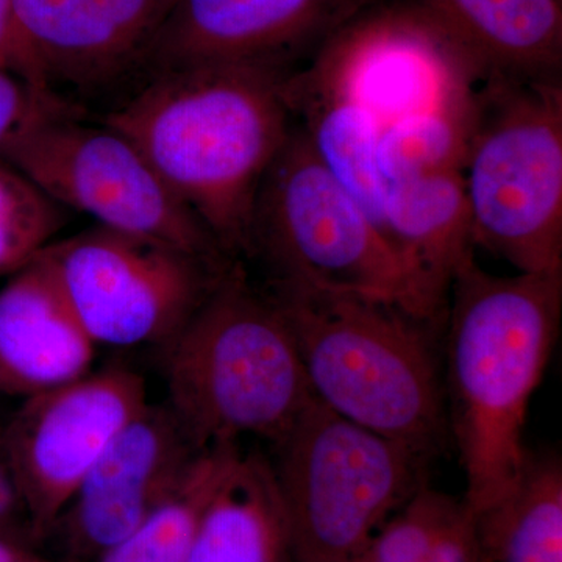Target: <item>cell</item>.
<instances>
[{
    "label": "cell",
    "instance_id": "cell-3",
    "mask_svg": "<svg viewBox=\"0 0 562 562\" xmlns=\"http://www.w3.org/2000/svg\"><path fill=\"white\" fill-rule=\"evenodd\" d=\"M314 398L431 460L449 436L435 333L394 303L269 280Z\"/></svg>",
    "mask_w": 562,
    "mask_h": 562
},
{
    "label": "cell",
    "instance_id": "cell-19",
    "mask_svg": "<svg viewBox=\"0 0 562 562\" xmlns=\"http://www.w3.org/2000/svg\"><path fill=\"white\" fill-rule=\"evenodd\" d=\"M281 94L317 160L349 192L383 235L387 183L376 162L382 124L357 103L291 72Z\"/></svg>",
    "mask_w": 562,
    "mask_h": 562
},
{
    "label": "cell",
    "instance_id": "cell-18",
    "mask_svg": "<svg viewBox=\"0 0 562 562\" xmlns=\"http://www.w3.org/2000/svg\"><path fill=\"white\" fill-rule=\"evenodd\" d=\"M188 562H294L272 461L239 449L195 528Z\"/></svg>",
    "mask_w": 562,
    "mask_h": 562
},
{
    "label": "cell",
    "instance_id": "cell-7",
    "mask_svg": "<svg viewBox=\"0 0 562 562\" xmlns=\"http://www.w3.org/2000/svg\"><path fill=\"white\" fill-rule=\"evenodd\" d=\"M294 562H355L372 536L428 483V460L344 419L314 398L273 443Z\"/></svg>",
    "mask_w": 562,
    "mask_h": 562
},
{
    "label": "cell",
    "instance_id": "cell-1",
    "mask_svg": "<svg viewBox=\"0 0 562 562\" xmlns=\"http://www.w3.org/2000/svg\"><path fill=\"white\" fill-rule=\"evenodd\" d=\"M290 74L255 65L162 70L105 117L233 261L250 255L258 190L292 127L281 94Z\"/></svg>",
    "mask_w": 562,
    "mask_h": 562
},
{
    "label": "cell",
    "instance_id": "cell-21",
    "mask_svg": "<svg viewBox=\"0 0 562 562\" xmlns=\"http://www.w3.org/2000/svg\"><path fill=\"white\" fill-rule=\"evenodd\" d=\"M355 562H480L473 516L464 501L424 484Z\"/></svg>",
    "mask_w": 562,
    "mask_h": 562
},
{
    "label": "cell",
    "instance_id": "cell-20",
    "mask_svg": "<svg viewBox=\"0 0 562 562\" xmlns=\"http://www.w3.org/2000/svg\"><path fill=\"white\" fill-rule=\"evenodd\" d=\"M480 562H562V461L531 453L516 486L473 516Z\"/></svg>",
    "mask_w": 562,
    "mask_h": 562
},
{
    "label": "cell",
    "instance_id": "cell-23",
    "mask_svg": "<svg viewBox=\"0 0 562 562\" xmlns=\"http://www.w3.org/2000/svg\"><path fill=\"white\" fill-rule=\"evenodd\" d=\"M473 114L475 102L471 110L413 114L383 127L376 162L386 183L432 172H462Z\"/></svg>",
    "mask_w": 562,
    "mask_h": 562
},
{
    "label": "cell",
    "instance_id": "cell-6",
    "mask_svg": "<svg viewBox=\"0 0 562 562\" xmlns=\"http://www.w3.org/2000/svg\"><path fill=\"white\" fill-rule=\"evenodd\" d=\"M249 258L265 261L269 280L379 299L441 325L382 232L317 160L294 121L258 190Z\"/></svg>",
    "mask_w": 562,
    "mask_h": 562
},
{
    "label": "cell",
    "instance_id": "cell-27",
    "mask_svg": "<svg viewBox=\"0 0 562 562\" xmlns=\"http://www.w3.org/2000/svg\"><path fill=\"white\" fill-rule=\"evenodd\" d=\"M0 69L21 77L40 90L52 91L41 79L22 43L14 16V0H0Z\"/></svg>",
    "mask_w": 562,
    "mask_h": 562
},
{
    "label": "cell",
    "instance_id": "cell-26",
    "mask_svg": "<svg viewBox=\"0 0 562 562\" xmlns=\"http://www.w3.org/2000/svg\"><path fill=\"white\" fill-rule=\"evenodd\" d=\"M0 538L40 549L33 539L27 508L3 447L2 427H0Z\"/></svg>",
    "mask_w": 562,
    "mask_h": 562
},
{
    "label": "cell",
    "instance_id": "cell-5",
    "mask_svg": "<svg viewBox=\"0 0 562 562\" xmlns=\"http://www.w3.org/2000/svg\"><path fill=\"white\" fill-rule=\"evenodd\" d=\"M473 246L519 272H562V81L487 80L464 168Z\"/></svg>",
    "mask_w": 562,
    "mask_h": 562
},
{
    "label": "cell",
    "instance_id": "cell-2",
    "mask_svg": "<svg viewBox=\"0 0 562 562\" xmlns=\"http://www.w3.org/2000/svg\"><path fill=\"white\" fill-rule=\"evenodd\" d=\"M562 313V272L497 277L469 257L447 306L449 427L476 516L516 486L531 397L541 383Z\"/></svg>",
    "mask_w": 562,
    "mask_h": 562
},
{
    "label": "cell",
    "instance_id": "cell-17",
    "mask_svg": "<svg viewBox=\"0 0 562 562\" xmlns=\"http://www.w3.org/2000/svg\"><path fill=\"white\" fill-rule=\"evenodd\" d=\"M487 80H561V0H408Z\"/></svg>",
    "mask_w": 562,
    "mask_h": 562
},
{
    "label": "cell",
    "instance_id": "cell-4",
    "mask_svg": "<svg viewBox=\"0 0 562 562\" xmlns=\"http://www.w3.org/2000/svg\"><path fill=\"white\" fill-rule=\"evenodd\" d=\"M162 350L166 405L199 450L246 436L273 446L314 402L286 317L241 261Z\"/></svg>",
    "mask_w": 562,
    "mask_h": 562
},
{
    "label": "cell",
    "instance_id": "cell-10",
    "mask_svg": "<svg viewBox=\"0 0 562 562\" xmlns=\"http://www.w3.org/2000/svg\"><path fill=\"white\" fill-rule=\"evenodd\" d=\"M297 72L368 110L382 127L413 114L471 110L483 83L461 47L408 0H375Z\"/></svg>",
    "mask_w": 562,
    "mask_h": 562
},
{
    "label": "cell",
    "instance_id": "cell-25",
    "mask_svg": "<svg viewBox=\"0 0 562 562\" xmlns=\"http://www.w3.org/2000/svg\"><path fill=\"white\" fill-rule=\"evenodd\" d=\"M66 105L54 91L40 90L0 69V155L36 117Z\"/></svg>",
    "mask_w": 562,
    "mask_h": 562
},
{
    "label": "cell",
    "instance_id": "cell-13",
    "mask_svg": "<svg viewBox=\"0 0 562 562\" xmlns=\"http://www.w3.org/2000/svg\"><path fill=\"white\" fill-rule=\"evenodd\" d=\"M375 0H179L139 66L150 74L199 65L271 66L313 55Z\"/></svg>",
    "mask_w": 562,
    "mask_h": 562
},
{
    "label": "cell",
    "instance_id": "cell-15",
    "mask_svg": "<svg viewBox=\"0 0 562 562\" xmlns=\"http://www.w3.org/2000/svg\"><path fill=\"white\" fill-rule=\"evenodd\" d=\"M95 344L38 257L0 290V395L33 397L91 372Z\"/></svg>",
    "mask_w": 562,
    "mask_h": 562
},
{
    "label": "cell",
    "instance_id": "cell-22",
    "mask_svg": "<svg viewBox=\"0 0 562 562\" xmlns=\"http://www.w3.org/2000/svg\"><path fill=\"white\" fill-rule=\"evenodd\" d=\"M239 449L233 442L203 450L180 490L94 562H188L203 508Z\"/></svg>",
    "mask_w": 562,
    "mask_h": 562
},
{
    "label": "cell",
    "instance_id": "cell-12",
    "mask_svg": "<svg viewBox=\"0 0 562 562\" xmlns=\"http://www.w3.org/2000/svg\"><path fill=\"white\" fill-rule=\"evenodd\" d=\"M202 452L168 405L147 403L83 476L41 550L55 562H94L180 490Z\"/></svg>",
    "mask_w": 562,
    "mask_h": 562
},
{
    "label": "cell",
    "instance_id": "cell-16",
    "mask_svg": "<svg viewBox=\"0 0 562 562\" xmlns=\"http://www.w3.org/2000/svg\"><path fill=\"white\" fill-rule=\"evenodd\" d=\"M383 236L408 269L431 319L446 322L454 276L473 255L462 172H432L387 184Z\"/></svg>",
    "mask_w": 562,
    "mask_h": 562
},
{
    "label": "cell",
    "instance_id": "cell-8",
    "mask_svg": "<svg viewBox=\"0 0 562 562\" xmlns=\"http://www.w3.org/2000/svg\"><path fill=\"white\" fill-rule=\"evenodd\" d=\"M0 157L66 210L88 214L98 225L205 260L233 261L131 139L109 125L85 124L69 105L41 114Z\"/></svg>",
    "mask_w": 562,
    "mask_h": 562
},
{
    "label": "cell",
    "instance_id": "cell-28",
    "mask_svg": "<svg viewBox=\"0 0 562 562\" xmlns=\"http://www.w3.org/2000/svg\"><path fill=\"white\" fill-rule=\"evenodd\" d=\"M0 562H55L49 554L35 547L0 538Z\"/></svg>",
    "mask_w": 562,
    "mask_h": 562
},
{
    "label": "cell",
    "instance_id": "cell-14",
    "mask_svg": "<svg viewBox=\"0 0 562 562\" xmlns=\"http://www.w3.org/2000/svg\"><path fill=\"white\" fill-rule=\"evenodd\" d=\"M179 0H14L41 79L90 85L139 66Z\"/></svg>",
    "mask_w": 562,
    "mask_h": 562
},
{
    "label": "cell",
    "instance_id": "cell-24",
    "mask_svg": "<svg viewBox=\"0 0 562 562\" xmlns=\"http://www.w3.org/2000/svg\"><path fill=\"white\" fill-rule=\"evenodd\" d=\"M68 211L0 157V277L13 276L54 243Z\"/></svg>",
    "mask_w": 562,
    "mask_h": 562
},
{
    "label": "cell",
    "instance_id": "cell-9",
    "mask_svg": "<svg viewBox=\"0 0 562 562\" xmlns=\"http://www.w3.org/2000/svg\"><path fill=\"white\" fill-rule=\"evenodd\" d=\"M41 257L95 346L161 349L233 262L103 225L49 244Z\"/></svg>",
    "mask_w": 562,
    "mask_h": 562
},
{
    "label": "cell",
    "instance_id": "cell-11",
    "mask_svg": "<svg viewBox=\"0 0 562 562\" xmlns=\"http://www.w3.org/2000/svg\"><path fill=\"white\" fill-rule=\"evenodd\" d=\"M147 403L143 376L110 366L24 398L3 425V447L40 549L92 464Z\"/></svg>",
    "mask_w": 562,
    "mask_h": 562
}]
</instances>
